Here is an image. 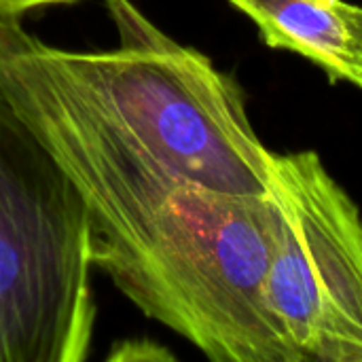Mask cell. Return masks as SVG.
Listing matches in <instances>:
<instances>
[{
    "mask_svg": "<svg viewBox=\"0 0 362 362\" xmlns=\"http://www.w3.org/2000/svg\"><path fill=\"white\" fill-rule=\"evenodd\" d=\"M76 0H0V13L4 15H28L34 11H42L49 6H62V4H72Z\"/></svg>",
    "mask_w": 362,
    "mask_h": 362,
    "instance_id": "cell-7",
    "label": "cell"
},
{
    "mask_svg": "<svg viewBox=\"0 0 362 362\" xmlns=\"http://www.w3.org/2000/svg\"><path fill=\"white\" fill-rule=\"evenodd\" d=\"M19 112L85 202L93 267L146 318L214 362H299L267 297L265 195L187 182L55 91Z\"/></svg>",
    "mask_w": 362,
    "mask_h": 362,
    "instance_id": "cell-1",
    "label": "cell"
},
{
    "mask_svg": "<svg viewBox=\"0 0 362 362\" xmlns=\"http://www.w3.org/2000/svg\"><path fill=\"white\" fill-rule=\"evenodd\" d=\"M108 361H176V356L151 339H132L115 344Z\"/></svg>",
    "mask_w": 362,
    "mask_h": 362,
    "instance_id": "cell-6",
    "label": "cell"
},
{
    "mask_svg": "<svg viewBox=\"0 0 362 362\" xmlns=\"http://www.w3.org/2000/svg\"><path fill=\"white\" fill-rule=\"evenodd\" d=\"M91 225L0 89V362H83L95 331Z\"/></svg>",
    "mask_w": 362,
    "mask_h": 362,
    "instance_id": "cell-3",
    "label": "cell"
},
{
    "mask_svg": "<svg viewBox=\"0 0 362 362\" xmlns=\"http://www.w3.org/2000/svg\"><path fill=\"white\" fill-rule=\"evenodd\" d=\"M269 49L293 51L331 83L362 91V4L348 0H229Z\"/></svg>",
    "mask_w": 362,
    "mask_h": 362,
    "instance_id": "cell-5",
    "label": "cell"
},
{
    "mask_svg": "<svg viewBox=\"0 0 362 362\" xmlns=\"http://www.w3.org/2000/svg\"><path fill=\"white\" fill-rule=\"evenodd\" d=\"M117 47L47 45L23 17L0 13V51L144 148L178 178L229 195H265L272 155L235 76L153 23L132 0H104Z\"/></svg>",
    "mask_w": 362,
    "mask_h": 362,
    "instance_id": "cell-2",
    "label": "cell"
},
{
    "mask_svg": "<svg viewBox=\"0 0 362 362\" xmlns=\"http://www.w3.org/2000/svg\"><path fill=\"white\" fill-rule=\"evenodd\" d=\"M267 297L299 362H362V212L316 151L274 153Z\"/></svg>",
    "mask_w": 362,
    "mask_h": 362,
    "instance_id": "cell-4",
    "label": "cell"
}]
</instances>
